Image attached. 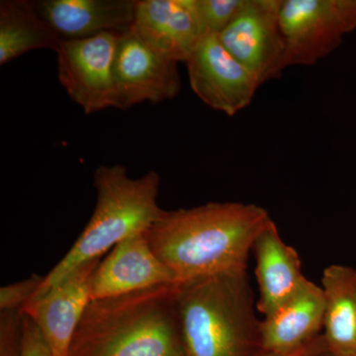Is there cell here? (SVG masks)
Masks as SVG:
<instances>
[{
	"instance_id": "obj_1",
	"label": "cell",
	"mask_w": 356,
	"mask_h": 356,
	"mask_svg": "<svg viewBox=\"0 0 356 356\" xmlns=\"http://www.w3.org/2000/svg\"><path fill=\"white\" fill-rule=\"evenodd\" d=\"M273 220L255 204L210 202L165 211L146 236L175 282L247 268L257 236Z\"/></svg>"
},
{
	"instance_id": "obj_2",
	"label": "cell",
	"mask_w": 356,
	"mask_h": 356,
	"mask_svg": "<svg viewBox=\"0 0 356 356\" xmlns=\"http://www.w3.org/2000/svg\"><path fill=\"white\" fill-rule=\"evenodd\" d=\"M177 283L92 300L69 356H186L177 306Z\"/></svg>"
},
{
	"instance_id": "obj_3",
	"label": "cell",
	"mask_w": 356,
	"mask_h": 356,
	"mask_svg": "<svg viewBox=\"0 0 356 356\" xmlns=\"http://www.w3.org/2000/svg\"><path fill=\"white\" fill-rule=\"evenodd\" d=\"M186 356H259L261 323L247 268L177 283Z\"/></svg>"
},
{
	"instance_id": "obj_4",
	"label": "cell",
	"mask_w": 356,
	"mask_h": 356,
	"mask_svg": "<svg viewBox=\"0 0 356 356\" xmlns=\"http://www.w3.org/2000/svg\"><path fill=\"white\" fill-rule=\"evenodd\" d=\"M93 178V214L67 254L44 276L33 299L57 286L79 267L99 259L119 243L146 234L165 212L158 204L161 177L154 170L131 178L125 166L102 165Z\"/></svg>"
},
{
	"instance_id": "obj_5",
	"label": "cell",
	"mask_w": 356,
	"mask_h": 356,
	"mask_svg": "<svg viewBox=\"0 0 356 356\" xmlns=\"http://www.w3.org/2000/svg\"><path fill=\"white\" fill-rule=\"evenodd\" d=\"M283 70L313 65L356 31V0H282Z\"/></svg>"
},
{
	"instance_id": "obj_6",
	"label": "cell",
	"mask_w": 356,
	"mask_h": 356,
	"mask_svg": "<svg viewBox=\"0 0 356 356\" xmlns=\"http://www.w3.org/2000/svg\"><path fill=\"white\" fill-rule=\"evenodd\" d=\"M121 34L64 40L56 51L58 81L86 115L115 108L113 67Z\"/></svg>"
},
{
	"instance_id": "obj_7",
	"label": "cell",
	"mask_w": 356,
	"mask_h": 356,
	"mask_svg": "<svg viewBox=\"0 0 356 356\" xmlns=\"http://www.w3.org/2000/svg\"><path fill=\"white\" fill-rule=\"evenodd\" d=\"M282 0H245L220 41L261 84L283 72L285 43L280 28Z\"/></svg>"
},
{
	"instance_id": "obj_8",
	"label": "cell",
	"mask_w": 356,
	"mask_h": 356,
	"mask_svg": "<svg viewBox=\"0 0 356 356\" xmlns=\"http://www.w3.org/2000/svg\"><path fill=\"white\" fill-rule=\"evenodd\" d=\"M185 64L193 92L210 108L228 116L247 108L261 86L218 35H205Z\"/></svg>"
},
{
	"instance_id": "obj_9",
	"label": "cell",
	"mask_w": 356,
	"mask_h": 356,
	"mask_svg": "<svg viewBox=\"0 0 356 356\" xmlns=\"http://www.w3.org/2000/svg\"><path fill=\"white\" fill-rule=\"evenodd\" d=\"M177 64L154 51L131 29L121 34L113 67L115 108L173 99L181 86Z\"/></svg>"
},
{
	"instance_id": "obj_10",
	"label": "cell",
	"mask_w": 356,
	"mask_h": 356,
	"mask_svg": "<svg viewBox=\"0 0 356 356\" xmlns=\"http://www.w3.org/2000/svg\"><path fill=\"white\" fill-rule=\"evenodd\" d=\"M99 259L79 267L67 280L21 310L39 327L54 356H69L72 339L91 300Z\"/></svg>"
},
{
	"instance_id": "obj_11",
	"label": "cell",
	"mask_w": 356,
	"mask_h": 356,
	"mask_svg": "<svg viewBox=\"0 0 356 356\" xmlns=\"http://www.w3.org/2000/svg\"><path fill=\"white\" fill-rule=\"evenodd\" d=\"M175 282L168 266L154 254L146 234L115 245L93 275L91 300L111 298Z\"/></svg>"
},
{
	"instance_id": "obj_12",
	"label": "cell",
	"mask_w": 356,
	"mask_h": 356,
	"mask_svg": "<svg viewBox=\"0 0 356 356\" xmlns=\"http://www.w3.org/2000/svg\"><path fill=\"white\" fill-rule=\"evenodd\" d=\"M131 31L175 63L186 62L204 37L194 0H140Z\"/></svg>"
},
{
	"instance_id": "obj_13",
	"label": "cell",
	"mask_w": 356,
	"mask_h": 356,
	"mask_svg": "<svg viewBox=\"0 0 356 356\" xmlns=\"http://www.w3.org/2000/svg\"><path fill=\"white\" fill-rule=\"evenodd\" d=\"M137 3L136 0H42L36 6L60 38L77 40L129 31Z\"/></svg>"
},
{
	"instance_id": "obj_14",
	"label": "cell",
	"mask_w": 356,
	"mask_h": 356,
	"mask_svg": "<svg viewBox=\"0 0 356 356\" xmlns=\"http://www.w3.org/2000/svg\"><path fill=\"white\" fill-rule=\"evenodd\" d=\"M324 318L323 288L306 278L286 303L261 321L262 351L290 353L304 348L322 334Z\"/></svg>"
},
{
	"instance_id": "obj_15",
	"label": "cell",
	"mask_w": 356,
	"mask_h": 356,
	"mask_svg": "<svg viewBox=\"0 0 356 356\" xmlns=\"http://www.w3.org/2000/svg\"><path fill=\"white\" fill-rule=\"evenodd\" d=\"M252 250L259 288L257 310L266 318L286 303L306 277L302 274L298 252L281 238L275 222L257 236Z\"/></svg>"
},
{
	"instance_id": "obj_16",
	"label": "cell",
	"mask_w": 356,
	"mask_h": 356,
	"mask_svg": "<svg viewBox=\"0 0 356 356\" xmlns=\"http://www.w3.org/2000/svg\"><path fill=\"white\" fill-rule=\"evenodd\" d=\"M324 337L334 356H356V269L332 264L324 269Z\"/></svg>"
},
{
	"instance_id": "obj_17",
	"label": "cell",
	"mask_w": 356,
	"mask_h": 356,
	"mask_svg": "<svg viewBox=\"0 0 356 356\" xmlns=\"http://www.w3.org/2000/svg\"><path fill=\"white\" fill-rule=\"evenodd\" d=\"M63 41L40 15L36 2H0V65L39 49L57 51Z\"/></svg>"
},
{
	"instance_id": "obj_18",
	"label": "cell",
	"mask_w": 356,
	"mask_h": 356,
	"mask_svg": "<svg viewBox=\"0 0 356 356\" xmlns=\"http://www.w3.org/2000/svg\"><path fill=\"white\" fill-rule=\"evenodd\" d=\"M245 0H194L201 29L205 35H219L236 17Z\"/></svg>"
},
{
	"instance_id": "obj_19",
	"label": "cell",
	"mask_w": 356,
	"mask_h": 356,
	"mask_svg": "<svg viewBox=\"0 0 356 356\" xmlns=\"http://www.w3.org/2000/svg\"><path fill=\"white\" fill-rule=\"evenodd\" d=\"M44 276L32 274L29 278L0 289V311L21 310L35 296Z\"/></svg>"
},
{
	"instance_id": "obj_20",
	"label": "cell",
	"mask_w": 356,
	"mask_h": 356,
	"mask_svg": "<svg viewBox=\"0 0 356 356\" xmlns=\"http://www.w3.org/2000/svg\"><path fill=\"white\" fill-rule=\"evenodd\" d=\"M22 310L1 311L0 346L1 356H21L22 350Z\"/></svg>"
},
{
	"instance_id": "obj_21",
	"label": "cell",
	"mask_w": 356,
	"mask_h": 356,
	"mask_svg": "<svg viewBox=\"0 0 356 356\" xmlns=\"http://www.w3.org/2000/svg\"><path fill=\"white\" fill-rule=\"evenodd\" d=\"M21 356H54L39 327L25 314L23 316Z\"/></svg>"
},
{
	"instance_id": "obj_22",
	"label": "cell",
	"mask_w": 356,
	"mask_h": 356,
	"mask_svg": "<svg viewBox=\"0 0 356 356\" xmlns=\"http://www.w3.org/2000/svg\"><path fill=\"white\" fill-rule=\"evenodd\" d=\"M325 348V343L323 334L320 337H318L315 341L312 343L307 344L304 348H300L296 351H293L290 353H266V351H261V355L259 356H306L314 353V351L320 350V348Z\"/></svg>"
},
{
	"instance_id": "obj_23",
	"label": "cell",
	"mask_w": 356,
	"mask_h": 356,
	"mask_svg": "<svg viewBox=\"0 0 356 356\" xmlns=\"http://www.w3.org/2000/svg\"><path fill=\"white\" fill-rule=\"evenodd\" d=\"M306 356H334L327 350V348H320V350L314 351L310 355Z\"/></svg>"
}]
</instances>
